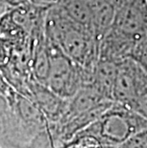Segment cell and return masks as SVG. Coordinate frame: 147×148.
<instances>
[{
  "instance_id": "cell-1",
  "label": "cell",
  "mask_w": 147,
  "mask_h": 148,
  "mask_svg": "<svg viewBox=\"0 0 147 148\" xmlns=\"http://www.w3.org/2000/svg\"><path fill=\"white\" fill-rule=\"evenodd\" d=\"M44 32L49 42L82 68L85 84H92L99 44L92 30L72 19L57 5L46 11Z\"/></svg>"
},
{
  "instance_id": "cell-2",
  "label": "cell",
  "mask_w": 147,
  "mask_h": 148,
  "mask_svg": "<svg viewBox=\"0 0 147 148\" xmlns=\"http://www.w3.org/2000/svg\"><path fill=\"white\" fill-rule=\"evenodd\" d=\"M146 127L144 118L130 107L114 101L96 121L79 133L93 136L102 145L120 146L131 136Z\"/></svg>"
},
{
  "instance_id": "cell-3",
  "label": "cell",
  "mask_w": 147,
  "mask_h": 148,
  "mask_svg": "<svg viewBox=\"0 0 147 148\" xmlns=\"http://www.w3.org/2000/svg\"><path fill=\"white\" fill-rule=\"evenodd\" d=\"M48 47L50 71L45 85L61 97L70 99L84 85L83 70L55 44L48 41Z\"/></svg>"
},
{
  "instance_id": "cell-4",
  "label": "cell",
  "mask_w": 147,
  "mask_h": 148,
  "mask_svg": "<svg viewBox=\"0 0 147 148\" xmlns=\"http://www.w3.org/2000/svg\"><path fill=\"white\" fill-rule=\"evenodd\" d=\"M147 91V72L133 58L117 63L112 99L129 106Z\"/></svg>"
},
{
  "instance_id": "cell-5",
  "label": "cell",
  "mask_w": 147,
  "mask_h": 148,
  "mask_svg": "<svg viewBox=\"0 0 147 148\" xmlns=\"http://www.w3.org/2000/svg\"><path fill=\"white\" fill-rule=\"evenodd\" d=\"M111 29L137 43L147 31V0H117Z\"/></svg>"
},
{
  "instance_id": "cell-6",
  "label": "cell",
  "mask_w": 147,
  "mask_h": 148,
  "mask_svg": "<svg viewBox=\"0 0 147 148\" xmlns=\"http://www.w3.org/2000/svg\"><path fill=\"white\" fill-rule=\"evenodd\" d=\"M30 99L38 106L49 123H55L62 118L67 110L69 99H63L45 84L32 77L29 81Z\"/></svg>"
},
{
  "instance_id": "cell-7",
  "label": "cell",
  "mask_w": 147,
  "mask_h": 148,
  "mask_svg": "<svg viewBox=\"0 0 147 148\" xmlns=\"http://www.w3.org/2000/svg\"><path fill=\"white\" fill-rule=\"evenodd\" d=\"M136 42L110 29L99 40L98 60L118 63L125 58H132Z\"/></svg>"
},
{
  "instance_id": "cell-8",
  "label": "cell",
  "mask_w": 147,
  "mask_h": 148,
  "mask_svg": "<svg viewBox=\"0 0 147 148\" xmlns=\"http://www.w3.org/2000/svg\"><path fill=\"white\" fill-rule=\"evenodd\" d=\"M11 103L14 115L25 127L37 133L49 125V121L44 114L30 97L15 92L11 99Z\"/></svg>"
},
{
  "instance_id": "cell-9",
  "label": "cell",
  "mask_w": 147,
  "mask_h": 148,
  "mask_svg": "<svg viewBox=\"0 0 147 148\" xmlns=\"http://www.w3.org/2000/svg\"><path fill=\"white\" fill-rule=\"evenodd\" d=\"M117 63L108 61H98L93 74L92 85L107 99H112V91L116 77Z\"/></svg>"
},
{
  "instance_id": "cell-10",
  "label": "cell",
  "mask_w": 147,
  "mask_h": 148,
  "mask_svg": "<svg viewBox=\"0 0 147 148\" xmlns=\"http://www.w3.org/2000/svg\"><path fill=\"white\" fill-rule=\"evenodd\" d=\"M59 6L72 19L90 28L91 0H62Z\"/></svg>"
},
{
  "instance_id": "cell-11",
  "label": "cell",
  "mask_w": 147,
  "mask_h": 148,
  "mask_svg": "<svg viewBox=\"0 0 147 148\" xmlns=\"http://www.w3.org/2000/svg\"><path fill=\"white\" fill-rule=\"evenodd\" d=\"M27 148H59V145L48 125L34 135Z\"/></svg>"
},
{
  "instance_id": "cell-12",
  "label": "cell",
  "mask_w": 147,
  "mask_h": 148,
  "mask_svg": "<svg viewBox=\"0 0 147 148\" xmlns=\"http://www.w3.org/2000/svg\"><path fill=\"white\" fill-rule=\"evenodd\" d=\"M132 58L139 62L147 72V31L137 42Z\"/></svg>"
},
{
  "instance_id": "cell-13",
  "label": "cell",
  "mask_w": 147,
  "mask_h": 148,
  "mask_svg": "<svg viewBox=\"0 0 147 148\" xmlns=\"http://www.w3.org/2000/svg\"><path fill=\"white\" fill-rule=\"evenodd\" d=\"M120 148H147V127L131 136Z\"/></svg>"
},
{
  "instance_id": "cell-14",
  "label": "cell",
  "mask_w": 147,
  "mask_h": 148,
  "mask_svg": "<svg viewBox=\"0 0 147 148\" xmlns=\"http://www.w3.org/2000/svg\"><path fill=\"white\" fill-rule=\"evenodd\" d=\"M147 121V91L128 106Z\"/></svg>"
},
{
  "instance_id": "cell-15",
  "label": "cell",
  "mask_w": 147,
  "mask_h": 148,
  "mask_svg": "<svg viewBox=\"0 0 147 148\" xmlns=\"http://www.w3.org/2000/svg\"><path fill=\"white\" fill-rule=\"evenodd\" d=\"M27 1L38 8L48 10L50 8L59 5L62 0H27Z\"/></svg>"
},
{
  "instance_id": "cell-16",
  "label": "cell",
  "mask_w": 147,
  "mask_h": 148,
  "mask_svg": "<svg viewBox=\"0 0 147 148\" xmlns=\"http://www.w3.org/2000/svg\"><path fill=\"white\" fill-rule=\"evenodd\" d=\"M26 1L27 0H0V2L3 3V4L6 6H8V7L11 9L16 7V6L22 4V3L26 2Z\"/></svg>"
},
{
  "instance_id": "cell-17",
  "label": "cell",
  "mask_w": 147,
  "mask_h": 148,
  "mask_svg": "<svg viewBox=\"0 0 147 148\" xmlns=\"http://www.w3.org/2000/svg\"><path fill=\"white\" fill-rule=\"evenodd\" d=\"M102 148H120V146H117V145H103Z\"/></svg>"
}]
</instances>
